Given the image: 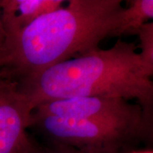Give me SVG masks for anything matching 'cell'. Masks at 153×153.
Masks as SVG:
<instances>
[{
	"instance_id": "1",
	"label": "cell",
	"mask_w": 153,
	"mask_h": 153,
	"mask_svg": "<svg viewBox=\"0 0 153 153\" xmlns=\"http://www.w3.org/2000/svg\"><path fill=\"white\" fill-rule=\"evenodd\" d=\"M120 0H70L6 39L0 71L17 80L99 48L117 37Z\"/></svg>"
},
{
	"instance_id": "2",
	"label": "cell",
	"mask_w": 153,
	"mask_h": 153,
	"mask_svg": "<svg viewBox=\"0 0 153 153\" xmlns=\"http://www.w3.org/2000/svg\"><path fill=\"white\" fill-rule=\"evenodd\" d=\"M152 72L134 44L123 40L100 48L18 80L33 110L46 101L72 97H106L140 105L153 89Z\"/></svg>"
},
{
	"instance_id": "3",
	"label": "cell",
	"mask_w": 153,
	"mask_h": 153,
	"mask_svg": "<svg viewBox=\"0 0 153 153\" xmlns=\"http://www.w3.org/2000/svg\"><path fill=\"white\" fill-rule=\"evenodd\" d=\"M141 116L113 119H63L31 115L30 127L37 128L55 148L78 153H125L140 139Z\"/></svg>"
},
{
	"instance_id": "4",
	"label": "cell",
	"mask_w": 153,
	"mask_h": 153,
	"mask_svg": "<svg viewBox=\"0 0 153 153\" xmlns=\"http://www.w3.org/2000/svg\"><path fill=\"white\" fill-rule=\"evenodd\" d=\"M33 111L18 80L0 71V153H22Z\"/></svg>"
},
{
	"instance_id": "5",
	"label": "cell",
	"mask_w": 153,
	"mask_h": 153,
	"mask_svg": "<svg viewBox=\"0 0 153 153\" xmlns=\"http://www.w3.org/2000/svg\"><path fill=\"white\" fill-rule=\"evenodd\" d=\"M37 117L63 119H113L141 116V107L123 99L72 97L46 101L32 112Z\"/></svg>"
},
{
	"instance_id": "6",
	"label": "cell",
	"mask_w": 153,
	"mask_h": 153,
	"mask_svg": "<svg viewBox=\"0 0 153 153\" xmlns=\"http://www.w3.org/2000/svg\"><path fill=\"white\" fill-rule=\"evenodd\" d=\"M62 0H1V16L6 39L30 26L47 13L60 8Z\"/></svg>"
},
{
	"instance_id": "7",
	"label": "cell",
	"mask_w": 153,
	"mask_h": 153,
	"mask_svg": "<svg viewBox=\"0 0 153 153\" xmlns=\"http://www.w3.org/2000/svg\"><path fill=\"white\" fill-rule=\"evenodd\" d=\"M149 20L153 21V0H133L128 8L121 10L117 37L134 33Z\"/></svg>"
},
{
	"instance_id": "8",
	"label": "cell",
	"mask_w": 153,
	"mask_h": 153,
	"mask_svg": "<svg viewBox=\"0 0 153 153\" xmlns=\"http://www.w3.org/2000/svg\"><path fill=\"white\" fill-rule=\"evenodd\" d=\"M134 33L140 38L143 60L153 74V22L143 24Z\"/></svg>"
},
{
	"instance_id": "9",
	"label": "cell",
	"mask_w": 153,
	"mask_h": 153,
	"mask_svg": "<svg viewBox=\"0 0 153 153\" xmlns=\"http://www.w3.org/2000/svg\"><path fill=\"white\" fill-rule=\"evenodd\" d=\"M141 123L140 139L153 142V89L141 105Z\"/></svg>"
},
{
	"instance_id": "10",
	"label": "cell",
	"mask_w": 153,
	"mask_h": 153,
	"mask_svg": "<svg viewBox=\"0 0 153 153\" xmlns=\"http://www.w3.org/2000/svg\"><path fill=\"white\" fill-rule=\"evenodd\" d=\"M22 153H78L67 150H62V149H53V150H47V149H42V148L37 146L35 144H33L31 140L25 147Z\"/></svg>"
},
{
	"instance_id": "11",
	"label": "cell",
	"mask_w": 153,
	"mask_h": 153,
	"mask_svg": "<svg viewBox=\"0 0 153 153\" xmlns=\"http://www.w3.org/2000/svg\"><path fill=\"white\" fill-rule=\"evenodd\" d=\"M6 42V33L4 28L3 22H2V16H1V0H0V59L4 51V48Z\"/></svg>"
},
{
	"instance_id": "12",
	"label": "cell",
	"mask_w": 153,
	"mask_h": 153,
	"mask_svg": "<svg viewBox=\"0 0 153 153\" xmlns=\"http://www.w3.org/2000/svg\"><path fill=\"white\" fill-rule=\"evenodd\" d=\"M131 153H153L152 151H144V152H133Z\"/></svg>"
}]
</instances>
